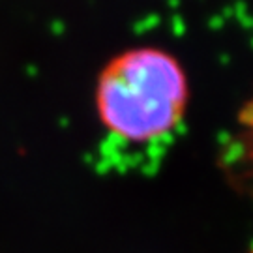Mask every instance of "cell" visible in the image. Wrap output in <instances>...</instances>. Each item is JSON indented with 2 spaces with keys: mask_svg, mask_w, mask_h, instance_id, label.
<instances>
[{
  "mask_svg": "<svg viewBox=\"0 0 253 253\" xmlns=\"http://www.w3.org/2000/svg\"><path fill=\"white\" fill-rule=\"evenodd\" d=\"M188 75L171 53L137 47L111 58L96 86V111L111 135L148 143L171 133L186 115Z\"/></svg>",
  "mask_w": 253,
  "mask_h": 253,
  "instance_id": "cell-1",
  "label": "cell"
},
{
  "mask_svg": "<svg viewBox=\"0 0 253 253\" xmlns=\"http://www.w3.org/2000/svg\"><path fill=\"white\" fill-rule=\"evenodd\" d=\"M252 253H253V250H252Z\"/></svg>",
  "mask_w": 253,
  "mask_h": 253,
  "instance_id": "cell-2",
  "label": "cell"
}]
</instances>
